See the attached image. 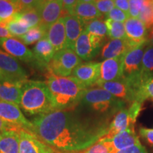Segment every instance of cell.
Instances as JSON below:
<instances>
[{
	"label": "cell",
	"instance_id": "1",
	"mask_svg": "<svg viewBox=\"0 0 153 153\" xmlns=\"http://www.w3.org/2000/svg\"><path fill=\"white\" fill-rule=\"evenodd\" d=\"M32 133L55 150L77 153L104 137L108 126L95 124L73 111L55 110L42 114L32 121Z\"/></svg>",
	"mask_w": 153,
	"mask_h": 153
},
{
	"label": "cell",
	"instance_id": "2",
	"mask_svg": "<svg viewBox=\"0 0 153 153\" xmlns=\"http://www.w3.org/2000/svg\"><path fill=\"white\" fill-rule=\"evenodd\" d=\"M49 89L55 110L71 111L81 103L87 88L73 76H48Z\"/></svg>",
	"mask_w": 153,
	"mask_h": 153
},
{
	"label": "cell",
	"instance_id": "3",
	"mask_svg": "<svg viewBox=\"0 0 153 153\" xmlns=\"http://www.w3.org/2000/svg\"><path fill=\"white\" fill-rule=\"evenodd\" d=\"M20 106L26 114L40 115L55 111L49 89L45 82L26 80L22 87Z\"/></svg>",
	"mask_w": 153,
	"mask_h": 153
},
{
	"label": "cell",
	"instance_id": "4",
	"mask_svg": "<svg viewBox=\"0 0 153 153\" xmlns=\"http://www.w3.org/2000/svg\"><path fill=\"white\" fill-rule=\"evenodd\" d=\"M82 64V59L75 51L65 48L55 53L53 58L48 65L49 75L68 76L72 74L76 67Z\"/></svg>",
	"mask_w": 153,
	"mask_h": 153
},
{
	"label": "cell",
	"instance_id": "5",
	"mask_svg": "<svg viewBox=\"0 0 153 153\" xmlns=\"http://www.w3.org/2000/svg\"><path fill=\"white\" fill-rule=\"evenodd\" d=\"M104 39L84 30L76 42L74 51L82 60H91L102 48Z\"/></svg>",
	"mask_w": 153,
	"mask_h": 153
},
{
	"label": "cell",
	"instance_id": "6",
	"mask_svg": "<svg viewBox=\"0 0 153 153\" xmlns=\"http://www.w3.org/2000/svg\"><path fill=\"white\" fill-rule=\"evenodd\" d=\"M0 118L32 133V122L26 119L18 104L0 99Z\"/></svg>",
	"mask_w": 153,
	"mask_h": 153
},
{
	"label": "cell",
	"instance_id": "7",
	"mask_svg": "<svg viewBox=\"0 0 153 153\" xmlns=\"http://www.w3.org/2000/svg\"><path fill=\"white\" fill-rule=\"evenodd\" d=\"M0 47L9 55L19 59V60L36 66L33 53L18 38L13 37L0 38Z\"/></svg>",
	"mask_w": 153,
	"mask_h": 153
},
{
	"label": "cell",
	"instance_id": "8",
	"mask_svg": "<svg viewBox=\"0 0 153 153\" xmlns=\"http://www.w3.org/2000/svg\"><path fill=\"white\" fill-rule=\"evenodd\" d=\"M19 153H55V150L39 140L35 134L24 129L18 131Z\"/></svg>",
	"mask_w": 153,
	"mask_h": 153
},
{
	"label": "cell",
	"instance_id": "9",
	"mask_svg": "<svg viewBox=\"0 0 153 153\" xmlns=\"http://www.w3.org/2000/svg\"><path fill=\"white\" fill-rule=\"evenodd\" d=\"M37 10L41 16V24L48 29L51 25L61 18L64 11L61 0H43Z\"/></svg>",
	"mask_w": 153,
	"mask_h": 153
},
{
	"label": "cell",
	"instance_id": "10",
	"mask_svg": "<svg viewBox=\"0 0 153 153\" xmlns=\"http://www.w3.org/2000/svg\"><path fill=\"white\" fill-rule=\"evenodd\" d=\"M127 39L132 48L148 43V28L142 21L137 18L130 17L124 23Z\"/></svg>",
	"mask_w": 153,
	"mask_h": 153
},
{
	"label": "cell",
	"instance_id": "11",
	"mask_svg": "<svg viewBox=\"0 0 153 153\" xmlns=\"http://www.w3.org/2000/svg\"><path fill=\"white\" fill-rule=\"evenodd\" d=\"M0 69L10 79L27 80L28 74L14 57L0 49Z\"/></svg>",
	"mask_w": 153,
	"mask_h": 153
},
{
	"label": "cell",
	"instance_id": "12",
	"mask_svg": "<svg viewBox=\"0 0 153 153\" xmlns=\"http://www.w3.org/2000/svg\"><path fill=\"white\" fill-rule=\"evenodd\" d=\"M100 62H89L80 64L74 69L72 76L86 87H91L98 81L100 76Z\"/></svg>",
	"mask_w": 153,
	"mask_h": 153
},
{
	"label": "cell",
	"instance_id": "13",
	"mask_svg": "<svg viewBox=\"0 0 153 153\" xmlns=\"http://www.w3.org/2000/svg\"><path fill=\"white\" fill-rule=\"evenodd\" d=\"M94 86L102 88L120 100L128 101L130 104L133 102V92L131 86L124 76L114 81L97 82Z\"/></svg>",
	"mask_w": 153,
	"mask_h": 153
},
{
	"label": "cell",
	"instance_id": "14",
	"mask_svg": "<svg viewBox=\"0 0 153 153\" xmlns=\"http://www.w3.org/2000/svg\"><path fill=\"white\" fill-rule=\"evenodd\" d=\"M148 45V43H145L126 53L123 57V76L128 77L139 73L145 48Z\"/></svg>",
	"mask_w": 153,
	"mask_h": 153
},
{
	"label": "cell",
	"instance_id": "15",
	"mask_svg": "<svg viewBox=\"0 0 153 153\" xmlns=\"http://www.w3.org/2000/svg\"><path fill=\"white\" fill-rule=\"evenodd\" d=\"M124 55L106 59L101 62L100 76L97 82L114 81L123 77Z\"/></svg>",
	"mask_w": 153,
	"mask_h": 153
},
{
	"label": "cell",
	"instance_id": "16",
	"mask_svg": "<svg viewBox=\"0 0 153 153\" xmlns=\"http://www.w3.org/2000/svg\"><path fill=\"white\" fill-rule=\"evenodd\" d=\"M67 37V48L74 51L75 44L78 38L85 29V24L73 15L63 17Z\"/></svg>",
	"mask_w": 153,
	"mask_h": 153
},
{
	"label": "cell",
	"instance_id": "17",
	"mask_svg": "<svg viewBox=\"0 0 153 153\" xmlns=\"http://www.w3.org/2000/svg\"><path fill=\"white\" fill-rule=\"evenodd\" d=\"M26 81L12 79L0 81V99L20 105L22 87Z\"/></svg>",
	"mask_w": 153,
	"mask_h": 153
},
{
	"label": "cell",
	"instance_id": "18",
	"mask_svg": "<svg viewBox=\"0 0 153 153\" xmlns=\"http://www.w3.org/2000/svg\"><path fill=\"white\" fill-rule=\"evenodd\" d=\"M45 38L54 48L55 52L67 48L66 31L63 17H61L50 26Z\"/></svg>",
	"mask_w": 153,
	"mask_h": 153
},
{
	"label": "cell",
	"instance_id": "19",
	"mask_svg": "<svg viewBox=\"0 0 153 153\" xmlns=\"http://www.w3.org/2000/svg\"><path fill=\"white\" fill-rule=\"evenodd\" d=\"M33 53L36 60V67L38 69H47L48 65L56 52L48 40L44 38L36 43Z\"/></svg>",
	"mask_w": 153,
	"mask_h": 153
},
{
	"label": "cell",
	"instance_id": "20",
	"mask_svg": "<svg viewBox=\"0 0 153 153\" xmlns=\"http://www.w3.org/2000/svg\"><path fill=\"white\" fill-rule=\"evenodd\" d=\"M132 49L131 44L127 38L125 39H111L103 45L101 51L102 59H111L124 55Z\"/></svg>",
	"mask_w": 153,
	"mask_h": 153
},
{
	"label": "cell",
	"instance_id": "21",
	"mask_svg": "<svg viewBox=\"0 0 153 153\" xmlns=\"http://www.w3.org/2000/svg\"><path fill=\"white\" fill-rule=\"evenodd\" d=\"M134 126L135 125L132 123L130 118L127 108H121L115 114L111 123L108 126L106 135L104 137L111 139L118 133L125 131L128 128L134 127Z\"/></svg>",
	"mask_w": 153,
	"mask_h": 153
},
{
	"label": "cell",
	"instance_id": "22",
	"mask_svg": "<svg viewBox=\"0 0 153 153\" xmlns=\"http://www.w3.org/2000/svg\"><path fill=\"white\" fill-rule=\"evenodd\" d=\"M111 143L115 152L133 145L141 144L138 135H137L134 127L128 128L125 131L118 133L114 137H112Z\"/></svg>",
	"mask_w": 153,
	"mask_h": 153
},
{
	"label": "cell",
	"instance_id": "23",
	"mask_svg": "<svg viewBox=\"0 0 153 153\" xmlns=\"http://www.w3.org/2000/svg\"><path fill=\"white\" fill-rule=\"evenodd\" d=\"M73 16L78 17L86 24L94 19L101 18L103 15L94 2H78L74 8Z\"/></svg>",
	"mask_w": 153,
	"mask_h": 153
},
{
	"label": "cell",
	"instance_id": "24",
	"mask_svg": "<svg viewBox=\"0 0 153 153\" xmlns=\"http://www.w3.org/2000/svg\"><path fill=\"white\" fill-rule=\"evenodd\" d=\"M0 153H19L18 131H7L0 134Z\"/></svg>",
	"mask_w": 153,
	"mask_h": 153
},
{
	"label": "cell",
	"instance_id": "25",
	"mask_svg": "<svg viewBox=\"0 0 153 153\" xmlns=\"http://www.w3.org/2000/svg\"><path fill=\"white\" fill-rule=\"evenodd\" d=\"M21 11L22 7L18 3L11 0H0V24L5 26Z\"/></svg>",
	"mask_w": 153,
	"mask_h": 153
},
{
	"label": "cell",
	"instance_id": "26",
	"mask_svg": "<svg viewBox=\"0 0 153 153\" xmlns=\"http://www.w3.org/2000/svg\"><path fill=\"white\" fill-rule=\"evenodd\" d=\"M139 74L144 81L153 76V46L148 45L145 48Z\"/></svg>",
	"mask_w": 153,
	"mask_h": 153
},
{
	"label": "cell",
	"instance_id": "27",
	"mask_svg": "<svg viewBox=\"0 0 153 153\" xmlns=\"http://www.w3.org/2000/svg\"><path fill=\"white\" fill-rule=\"evenodd\" d=\"M16 19H19L29 28L39 26L41 24V16L37 9L36 8L22 11L16 14Z\"/></svg>",
	"mask_w": 153,
	"mask_h": 153
},
{
	"label": "cell",
	"instance_id": "28",
	"mask_svg": "<svg viewBox=\"0 0 153 153\" xmlns=\"http://www.w3.org/2000/svg\"><path fill=\"white\" fill-rule=\"evenodd\" d=\"M47 30L48 28L41 25H39V26L30 28L24 36L19 38H21V40H22V41L26 45H31L45 38Z\"/></svg>",
	"mask_w": 153,
	"mask_h": 153
},
{
	"label": "cell",
	"instance_id": "29",
	"mask_svg": "<svg viewBox=\"0 0 153 153\" xmlns=\"http://www.w3.org/2000/svg\"><path fill=\"white\" fill-rule=\"evenodd\" d=\"M104 22L108 30V36L111 39H125L127 38L123 23L115 22L109 19H106Z\"/></svg>",
	"mask_w": 153,
	"mask_h": 153
},
{
	"label": "cell",
	"instance_id": "30",
	"mask_svg": "<svg viewBox=\"0 0 153 153\" xmlns=\"http://www.w3.org/2000/svg\"><path fill=\"white\" fill-rule=\"evenodd\" d=\"M77 153H115V150L111 139L103 137L91 147Z\"/></svg>",
	"mask_w": 153,
	"mask_h": 153
},
{
	"label": "cell",
	"instance_id": "31",
	"mask_svg": "<svg viewBox=\"0 0 153 153\" xmlns=\"http://www.w3.org/2000/svg\"><path fill=\"white\" fill-rule=\"evenodd\" d=\"M153 98V76L147 79L137 89L134 101L144 103L147 99Z\"/></svg>",
	"mask_w": 153,
	"mask_h": 153
},
{
	"label": "cell",
	"instance_id": "32",
	"mask_svg": "<svg viewBox=\"0 0 153 153\" xmlns=\"http://www.w3.org/2000/svg\"><path fill=\"white\" fill-rule=\"evenodd\" d=\"M85 30L88 33L94 34L101 38H105L106 35H108V30L105 22L99 19L87 23L85 24Z\"/></svg>",
	"mask_w": 153,
	"mask_h": 153
},
{
	"label": "cell",
	"instance_id": "33",
	"mask_svg": "<svg viewBox=\"0 0 153 153\" xmlns=\"http://www.w3.org/2000/svg\"><path fill=\"white\" fill-rule=\"evenodd\" d=\"M139 19L142 21L148 29L153 27V0H150L142 7Z\"/></svg>",
	"mask_w": 153,
	"mask_h": 153
},
{
	"label": "cell",
	"instance_id": "34",
	"mask_svg": "<svg viewBox=\"0 0 153 153\" xmlns=\"http://www.w3.org/2000/svg\"><path fill=\"white\" fill-rule=\"evenodd\" d=\"M5 27L7 28L11 36H16L17 38L22 37L29 29V28H28L26 25L20 22L19 19H16V16L14 20L6 24Z\"/></svg>",
	"mask_w": 153,
	"mask_h": 153
},
{
	"label": "cell",
	"instance_id": "35",
	"mask_svg": "<svg viewBox=\"0 0 153 153\" xmlns=\"http://www.w3.org/2000/svg\"><path fill=\"white\" fill-rule=\"evenodd\" d=\"M102 15L106 16L114 8V0H94L93 1Z\"/></svg>",
	"mask_w": 153,
	"mask_h": 153
},
{
	"label": "cell",
	"instance_id": "36",
	"mask_svg": "<svg viewBox=\"0 0 153 153\" xmlns=\"http://www.w3.org/2000/svg\"><path fill=\"white\" fill-rule=\"evenodd\" d=\"M143 109V103L142 102L134 101L130 104L129 108H128V114L132 123L134 124V125H135L137 118L139 116L140 114Z\"/></svg>",
	"mask_w": 153,
	"mask_h": 153
},
{
	"label": "cell",
	"instance_id": "37",
	"mask_svg": "<svg viewBox=\"0 0 153 153\" xmlns=\"http://www.w3.org/2000/svg\"><path fill=\"white\" fill-rule=\"evenodd\" d=\"M107 19H111L113 21L118 22H125L128 19L130 18V15L125 11L120 10L117 7H114L111 11L106 16Z\"/></svg>",
	"mask_w": 153,
	"mask_h": 153
},
{
	"label": "cell",
	"instance_id": "38",
	"mask_svg": "<svg viewBox=\"0 0 153 153\" xmlns=\"http://www.w3.org/2000/svg\"><path fill=\"white\" fill-rule=\"evenodd\" d=\"M139 134L145 140L149 146L153 147V129L140 127Z\"/></svg>",
	"mask_w": 153,
	"mask_h": 153
},
{
	"label": "cell",
	"instance_id": "39",
	"mask_svg": "<svg viewBox=\"0 0 153 153\" xmlns=\"http://www.w3.org/2000/svg\"><path fill=\"white\" fill-rule=\"evenodd\" d=\"M22 128L19 126L9 123L0 118V134L7 131H19Z\"/></svg>",
	"mask_w": 153,
	"mask_h": 153
},
{
	"label": "cell",
	"instance_id": "40",
	"mask_svg": "<svg viewBox=\"0 0 153 153\" xmlns=\"http://www.w3.org/2000/svg\"><path fill=\"white\" fill-rule=\"evenodd\" d=\"M42 1L43 0H19L22 11L32 8L37 9Z\"/></svg>",
	"mask_w": 153,
	"mask_h": 153
},
{
	"label": "cell",
	"instance_id": "41",
	"mask_svg": "<svg viewBox=\"0 0 153 153\" xmlns=\"http://www.w3.org/2000/svg\"><path fill=\"white\" fill-rule=\"evenodd\" d=\"M115 153H148L146 148L142 145H136L129 148L116 151Z\"/></svg>",
	"mask_w": 153,
	"mask_h": 153
},
{
	"label": "cell",
	"instance_id": "42",
	"mask_svg": "<svg viewBox=\"0 0 153 153\" xmlns=\"http://www.w3.org/2000/svg\"><path fill=\"white\" fill-rule=\"evenodd\" d=\"M63 9L68 12V15H73L74 8L79 2V0H61Z\"/></svg>",
	"mask_w": 153,
	"mask_h": 153
},
{
	"label": "cell",
	"instance_id": "43",
	"mask_svg": "<svg viewBox=\"0 0 153 153\" xmlns=\"http://www.w3.org/2000/svg\"><path fill=\"white\" fill-rule=\"evenodd\" d=\"M116 7L129 14V0H114Z\"/></svg>",
	"mask_w": 153,
	"mask_h": 153
},
{
	"label": "cell",
	"instance_id": "44",
	"mask_svg": "<svg viewBox=\"0 0 153 153\" xmlns=\"http://www.w3.org/2000/svg\"><path fill=\"white\" fill-rule=\"evenodd\" d=\"M12 36L9 33V31L7 30V28L4 26L3 25L0 24V38H11Z\"/></svg>",
	"mask_w": 153,
	"mask_h": 153
},
{
	"label": "cell",
	"instance_id": "45",
	"mask_svg": "<svg viewBox=\"0 0 153 153\" xmlns=\"http://www.w3.org/2000/svg\"><path fill=\"white\" fill-rule=\"evenodd\" d=\"M148 45H151V46H153V27L150 28V32L148 33Z\"/></svg>",
	"mask_w": 153,
	"mask_h": 153
},
{
	"label": "cell",
	"instance_id": "46",
	"mask_svg": "<svg viewBox=\"0 0 153 153\" xmlns=\"http://www.w3.org/2000/svg\"><path fill=\"white\" fill-rule=\"evenodd\" d=\"M7 79H9L8 76H7V74H6L4 72L0 69V81H3V80H7Z\"/></svg>",
	"mask_w": 153,
	"mask_h": 153
},
{
	"label": "cell",
	"instance_id": "47",
	"mask_svg": "<svg viewBox=\"0 0 153 153\" xmlns=\"http://www.w3.org/2000/svg\"><path fill=\"white\" fill-rule=\"evenodd\" d=\"M94 0H79V2H93Z\"/></svg>",
	"mask_w": 153,
	"mask_h": 153
},
{
	"label": "cell",
	"instance_id": "48",
	"mask_svg": "<svg viewBox=\"0 0 153 153\" xmlns=\"http://www.w3.org/2000/svg\"><path fill=\"white\" fill-rule=\"evenodd\" d=\"M11 1H15V2H16V3H18L19 5H20V4H19V0H11Z\"/></svg>",
	"mask_w": 153,
	"mask_h": 153
}]
</instances>
